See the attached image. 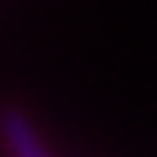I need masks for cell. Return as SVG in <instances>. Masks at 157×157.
<instances>
[{"label":"cell","instance_id":"1","mask_svg":"<svg viewBox=\"0 0 157 157\" xmlns=\"http://www.w3.org/2000/svg\"><path fill=\"white\" fill-rule=\"evenodd\" d=\"M0 138H3V148L10 154H19V157H44L47 154V145L41 141V132L19 110L0 113Z\"/></svg>","mask_w":157,"mask_h":157}]
</instances>
